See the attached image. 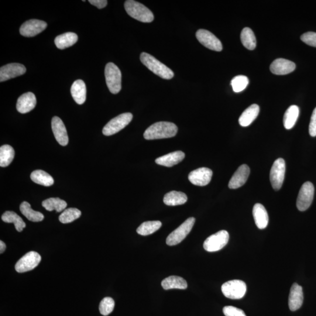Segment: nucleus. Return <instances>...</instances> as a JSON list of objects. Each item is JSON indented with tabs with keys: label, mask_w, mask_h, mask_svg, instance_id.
I'll list each match as a JSON object with an SVG mask.
<instances>
[{
	"label": "nucleus",
	"mask_w": 316,
	"mask_h": 316,
	"mask_svg": "<svg viewBox=\"0 0 316 316\" xmlns=\"http://www.w3.org/2000/svg\"><path fill=\"white\" fill-rule=\"evenodd\" d=\"M78 40L76 34L74 32H66L58 36L54 40L56 47L60 50H64L66 48L73 46Z\"/></svg>",
	"instance_id": "b1692460"
},
{
	"label": "nucleus",
	"mask_w": 316,
	"mask_h": 316,
	"mask_svg": "<svg viewBox=\"0 0 316 316\" xmlns=\"http://www.w3.org/2000/svg\"><path fill=\"white\" fill-rule=\"evenodd\" d=\"M187 201V196L181 192H170L164 195V204L170 206L184 204Z\"/></svg>",
	"instance_id": "a878e982"
},
{
	"label": "nucleus",
	"mask_w": 316,
	"mask_h": 316,
	"mask_svg": "<svg viewBox=\"0 0 316 316\" xmlns=\"http://www.w3.org/2000/svg\"><path fill=\"white\" fill-rule=\"evenodd\" d=\"M296 64L293 62L282 58L274 60L270 66L272 74L277 75H284L294 72Z\"/></svg>",
	"instance_id": "6ab92c4d"
},
{
	"label": "nucleus",
	"mask_w": 316,
	"mask_h": 316,
	"mask_svg": "<svg viewBox=\"0 0 316 316\" xmlns=\"http://www.w3.org/2000/svg\"><path fill=\"white\" fill-rule=\"evenodd\" d=\"M2 221L5 222L14 223L16 231L18 232H22L23 229L26 226V224L22 218L20 217L15 212H6L2 214Z\"/></svg>",
	"instance_id": "7c9ffc66"
},
{
	"label": "nucleus",
	"mask_w": 316,
	"mask_h": 316,
	"mask_svg": "<svg viewBox=\"0 0 316 316\" xmlns=\"http://www.w3.org/2000/svg\"><path fill=\"white\" fill-rule=\"evenodd\" d=\"M196 220L190 218L186 220L178 228L171 232L166 238L167 245L174 246L180 243L190 233L194 224Z\"/></svg>",
	"instance_id": "0eeeda50"
},
{
	"label": "nucleus",
	"mask_w": 316,
	"mask_h": 316,
	"mask_svg": "<svg viewBox=\"0 0 316 316\" xmlns=\"http://www.w3.org/2000/svg\"><path fill=\"white\" fill-rule=\"evenodd\" d=\"M249 80L246 76L239 75L232 78L231 84L234 92H239L245 90L248 85Z\"/></svg>",
	"instance_id": "e433bc0d"
},
{
	"label": "nucleus",
	"mask_w": 316,
	"mask_h": 316,
	"mask_svg": "<svg viewBox=\"0 0 316 316\" xmlns=\"http://www.w3.org/2000/svg\"><path fill=\"white\" fill-rule=\"evenodd\" d=\"M314 194V188L311 182H306L300 188L297 198L296 206L298 210H306L312 204Z\"/></svg>",
	"instance_id": "1a4fd4ad"
},
{
	"label": "nucleus",
	"mask_w": 316,
	"mask_h": 316,
	"mask_svg": "<svg viewBox=\"0 0 316 316\" xmlns=\"http://www.w3.org/2000/svg\"><path fill=\"white\" fill-rule=\"evenodd\" d=\"M304 42L314 47H316V33L308 32L303 34L300 37Z\"/></svg>",
	"instance_id": "ea45409f"
},
{
	"label": "nucleus",
	"mask_w": 316,
	"mask_h": 316,
	"mask_svg": "<svg viewBox=\"0 0 316 316\" xmlns=\"http://www.w3.org/2000/svg\"><path fill=\"white\" fill-rule=\"evenodd\" d=\"M88 2L98 9L104 8L108 5V1L106 0H89Z\"/></svg>",
	"instance_id": "79ce46f5"
},
{
	"label": "nucleus",
	"mask_w": 316,
	"mask_h": 316,
	"mask_svg": "<svg viewBox=\"0 0 316 316\" xmlns=\"http://www.w3.org/2000/svg\"><path fill=\"white\" fill-rule=\"evenodd\" d=\"M212 172L208 168H200L192 171L188 174V180L196 186H204L212 180Z\"/></svg>",
	"instance_id": "4468645a"
},
{
	"label": "nucleus",
	"mask_w": 316,
	"mask_h": 316,
	"mask_svg": "<svg viewBox=\"0 0 316 316\" xmlns=\"http://www.w3.org/2000/svg\"><path fill=\"white\" fill-rule=\"evenodd\" d=\"M41 260L40 254L35 252H30L24 256L16 264L15 269L17 272L24 273L32 270L39 265Z\"/></svg>",
	"instance_id": "9b49d317"
},
{
	"label": "nucleus",
	"mask_w": 316,
	"mask_h": 316,
	"mask_svg": "<svg viewBox=\"0 0 316 316\" xmlns=\"http://www.w3.org/2000/svg\"><path fill=\"white\" fill-rule=\"evenodd\" d=\"M300 115V108L297 106L293 105L288 108L285 112L284 118V128L290 130L296 124Z\"/></svg>",
	"instance_id": "cd10ccee"
},
{
	"label": "nucleus",
	"mask_w": 316,
	"mask_h": 316,
	"mask_svg": "<svg viewBox=\"0 0 316 316\" xmlns=\"http://www.w3.org/2000/svg\"><path fill=\"white\" fill-rule=\"evenodd\" d=\"M52 129L54 137L60 146H66L68 142V138L66 127L58 116H54L52 120Z\"/></svg>",
	"instance_id": "dca6fc26"
},
{
	"label": "nucleus",
	"mask_w": 316,
	"mask_h": 316,
	"mask_svg": "<svg viewBox=\"0 0 316 316\" xmlns=\"http://www.w3.org/2000/svg\"><path fill=\"white\" fill-rule=\"evenodd\" d=\"M250 169L246 164L240 166L233 174L228 184V187L232 190H236L243 186L249 177Z\"/></svg>",
	"instance_id": "f3484780"
},
{
	"label": "nucleus",
	"mask_w": 316,
	"mask_h": 316,
	"mask_svg": "<svg viewBox=\"0 0 316 316\" xmlns=\"http://www.w3.org/2000/svg\"><path fill=\"white\" fill-rule=\"evenodd\" d=\"M86 86L83 80H76L71 88V94L79 105L83 104L86 99Z\"/></svg>",
	"instance_id": "5701e85b"
},
{
	"label": "nucleus",
	"mask_w": 316,
	"mask_h": 316,
	"mask_svg": "<svg viewBox=\"0 0 316 316\" xmlns=\"http://www.w3.org/2000/svg\"><path fill=\"white\" fill-rule=\"evenodd\" d=\"M6 250L5 243L2 241L0 242V253L2 254Z\"/></svg>",
	"instance_id": "37998d69"
},
{
	"label": "nucleus",
	"mask_w": 316,
	"mask_h": 316,
	"mask_svg": "<svg viewBox=\"0 0 316 316\" xmlns=\"http://www.w3.org/2000/svg\"><path fill=\"white\" fill-rule=\"evenodd\" d=\"M303 302V288L300 285L294 283L290 288L288 296V307L291 311H296L301 308Z\"/></svg>",
	"instance_id": "aec40b11"
},
{
	"label": "nucleus",
	"mask_w": 316,
	"mask_h": 316,
	"mask_svg": "<svg viewBox=\"0 0 316 316\" xmlns=\"http://www.w3.org/2000/svg\"><path fill=\"white\" fill-rule=\"evenodd\" d=\"M285 171L286 164L282 158H279L274 161L270 172V183L274 190H280L282 186Z\"/></svg>",
	"instance_id": "9d476101"
},
{
	"label": "nucleus",
	"mask_w": 316,
	"mask_h": 316,
	"mask_svg": "<svg viewBox=\"0 0 316 316\" xmlns=\"http://www.w3.org/2000/svg\"><path fill=\"white\" fill-rule=\"evenodd\" d=\"M164 290H186L188 288L186 281L184 278L178 276H170L166 278L161 283Z\"/></svg>",
	"instance_id": "bb28decb"
},
{
	"label": "nucleus",
	"mask_w": 316,
	"mask_h": 316,
	"mask_svg": "<svg viewBox=\"0 0 316 316\" xmlns=\"http://www.w3.org/2000/svg\"><path fill=\"white\" fill-rule=\"evenodd\" d=\"M185 157V154L182 151H175L166 154V156L158 158L156 162L160 166L166 167H172L182 162Z\"/></svg>",
	"instance_id": "4be33fe9"
},
{
	"label": "nucleus",
	"mask_w": 316,
	"mask_h": 316,
	"mask_svg": "<svg viewBox=\"0 0 316 316\" xmlns=\"http://www.w3.org/2000/svg\"><path fill=\"white\" fill-rule=\"evenodd\" d=\"M47 27L46 22L38 20H30L24 22L20 26V35L26 37H33L42 32Z\"/></svg>",
	"instance_id": "ddd939ff"
},
{
	"label": "nucleus",
	"mask_w": 316,
	"mask_h": 316,
	"mask_svg": "<svg viewBox=\"0 0 316 316\" xmlns=\"http://www.w3.org/2000/svg\"><path fill=\"white\" fill-rule=\"evenodd\" d=\"M20 211L30 221L40 222L42 221L44 216L41 212L34 210L29 202H24L20 205Z\"/></svg>",
	"instance_id": "c85d7f7f"
},
{
	"label": "nucleus",
	"mask_w": 316,
	"mask_h": 316,
	"mask_svg": "<svg viewBox=\"0 0 316 316\" xmlns=\"http://www.w3.org/2000/svg\"><path fill=\"white\" fill-rule=\"evenodd\" d=\"M26 68L20 64H10L0 68V82H3L15 78L26 73Z\"/></svg>",
	"instance_id": "2eb2a0df"
},
{
	"label": "nucleus",
	"mask_w": 316,
	"mask_h": 316,
	"mask_svg": "<svg viewBox=\"0 0 316 316\" xmlns=\"http://www.w3.org/2000/svg\"><path fill=\"white\" fill-rule=\"evenodd\" d=\"M15 156L13 148L8 145H4L0 148V166L6 167L12 162Z\"/></svg>",
	"instance_id": "2f4dec72"
},
{
	"label": "nucleus",
	"mask_w": 316,
	"mask_h": 316,
	"mask_svg": "<svg viewBox=\"0 0 316 316\" xmlns=\"http://www.w3.org/2000/svg\"><path fill=\"white\" fill-rule=\"evenodd\" d=\"M252 214L257 228L260 229L266 228L268 224L269 217L264 206L260 204H256L254 206Z\"/></svg>",
	"instance_id": "412c9836"
},
{
	"label": "nucleus",
	"mask_w": 316,
	"mask_h": 316,
	"mask_svg": "<svg viewBox=\"0 0 316 316\" xmlns=\"http://www.w3.org/2000/svg\"><path fill=\"white\" fill-rule=\"evenodd\" d=\"M43 207L48 211L61 212L66 208V202L60 198H50L42 202Z\"/></svg>",
	"instance_id": "473e14b6"
},
{
	"label": "nucleus",
	"mask_w": 316,
	"mask_h": 316,
	"mask_svg": "<svg viewBox=\"0 0 316 316\" xmlns=\"http://www.w3.org/2000/svg\"><path fill=\"white\" fill-rule=\"evenodd\" d=\"M178 127L174 124L160 122L154 124L148 128L144 134L146 140L172 138L176 135Z\"/></svg>",
	"instance_id": "f257e3e1"
},
{
	"label": "nucleus",
	"mask_w": 316,
	"mask_h": 316,
	"mask_svg": "<svg viewBox=\"0 0 316 316\" xmlns=\"http://www.w3.org/2000/svg\"><path fill=\"white\" fill-rule=\"evenodd\" d=\"M140 60L143 64L158 76L167 80L174 78L173 71L150 54L142 53L140 54Z\"/></svg>",
	"instance_id": "f03ea898"
},
{
	"label": "nucleus",
	"mask_w": 316,
	"mask_h": 316,
	"mask_svg": "<svg viewBox=\"0 0 316 316\" xmlns=\"http://www.w3.org/2000/svg\"><path fill=\"white\" fill-rule=\"evenodd\" d=\"M222 291L226 298L240 300L245 296L246 285L241 280H230L222 285Z\"/></svg>",
	"instance_id": "423d86ee"
},
{
	"label": "nucleus",
	"mask_w": 316,
	"mask_h": 316,
	"mask_svg": "<svg viewBox=\"0 0 316 316\" xmlns=\"http://www.w3.org/2000/svg\"><path fill=\"white\" fill-rule=\"evenodd\" d=\"M223 312L226 316H246L242 309L230 306L223 308Z\"/></svg>",
	"instance_id": "58836bf2"
},
{
	"label": "nucleus",
	"mask_w": 316,
	"mask_h": 316,
	"mask_svg": "<svg viewBox=\"0 0 316 316\" xmlns=\"http://www.w3.org/2000/svg\"><path fill=\"white\" fill-rule=\"evenodd\" d=\"M229 234L226 230H222L208 237L204 242V247L208 252H218L228 244Z\"/></svg>",
	"instance_id": "6e6552de"
},
{
	"label": "nucleus",
	"mask_w": 316,
	"mask_h": 316,
	"mask_svg": "<svg viewBox=\"0 0 316 316\" xmlns=\"http://www.w3.org/2000/svg\"><path fill=\"white\" fill-rule=\"evenodd\" d=\"M124 8L130 16L140 22L149 23L154 20L152 12L140 2L134 0H127L125 2Z\"/></svg>",
	"instance_id": "7ed1b4c3"
},
{
	"label": "nucleus",
	"mask_w": 316,
	"mask_h": 316,
	"mask_svg": "<svg viewBox=\"0 0 316 316\" xmlns=\"http://www.w3.org/2000/svg\"><path fill=\"white\" fill-rule=\"evenodd\" d=\"M30 178L35 183L44 186H50L54 184V180L50 174L42 170L32 172Z\"/></svg>",
	"instance_id": "c756f323"
},
{
	"label": "nucleus",
	"mask_w": 316,
	"mask_h": 316,
	"mask_svg": "<svg viewBox=\"0 0 316 316\" xmlns=\"http://www.w3.org/2000/svg\"><path fill=\"white\" fill-rule=\"evenodd\" d=\"M241 40L244 46L249 50H254L256 46V40L252 30L244 28L241 34Z\"/></svg>",
	"instance_id": "72a5a7b5"
},
{
	"label": "nucleus",
	"mask_w": 316,
	"mask_h": 316,
	"mask_svg": "<svg viewBox=\"0 0 316 316\" xmlns=\"http://www.w3.org/2000/svg\"><path fill=\"white\" fill-rule=\"evenodd\" d=\"M133 116L132 113L126 112L112 118L102 129V134L106 136H110L118 132L124 128L132 121Z\"/></svg>",
	"instance_id": "39448f33"
},
{
	"label": "nucleus",
	"mask_w": 316,
	"mask_h": 316,
	"mask_svg": "<svg viewBox=\"0 0 316 316\" xmlns=\"http://www.w3.org/2000/svg\"><path fill=\"white\" fill-rule=\"evenodd\" d=\"M309 134L312 136H316V108L312 112L310 125H309Z\"/></svg>",
	"instance_id": "a19ab883"
},
{
	"label": "nucleus",
	"mask_w": 316,
	"mask_h": 316,
	"mask_svg": "<svg viewBox=\"0 0 316 316\" xmlns=\"http://www.w3.org/2000/svg\"><path fill=\"white\" fill-rule=\"evenodd\" d=\"M196 38L199 42L209 50L217 52H220L222 50L221 41L208 30H198Z\"/></svg>",
	"instance_id": "f8f14e48"
},
{
	"label": "nucleus",
	"mask_w": 316,
	"mask_h": 316,
	"mask_svg": "<svg viewBox=\"0 0 316 316\" xmlns=\"http://www.w3.org/2000/svg\"><path fill=\"white\" fill-rule=\"evenodd\" d=\"M114 300L112 298L106 297L101 301L99 306V310L103 316H108L114 310Z\"/></svg>",
	"instance_id": "4c0bfd02"
},
{
	"label": "nucleus",
	"mask_w": 316,
	"mask_h": 316,
	"mask_svg": "<svg viewBox=\"0 0 316 316\" xmlns=\"http://www.w3.org/2000/svg\"><path fill=\"white\" fill-rule=\"evenodd\" d=\"M260 112V107L257 104L250 106L239 118L240 124L242 126H249L255 120Z\"/></svg>",
	"instance_id": "393cba45"
},
{
	"label": "nucleus",
	"mask_w": 316,
	"mask_h": 316,
	"mask_svg": "<svg viewBox=\"0 0 316 316\" xmlns=\"http://www.w3.org/2000/svg\"><path fill=\"white\" fill-rule=\"evenodd\" d=\"M36 98L32 92H26L20 96L16 103V110L22 114H26L32 111L36 108Z\"/></svg>",
	"instance_id": "a211bd4d"
},
{
	"label": "nucleus",
	"mask_w": 316,
	"mask_h": 316,
	"mask_svg": "<svg viewBox=\"0 0 316 316\" xmlns=\"http://www.w3.org/2000/svg\"><path fill=\"white\" fill-rule=\"evenodd\" d=\"M82 212L78 209L70 208L64 210L59 218L60 221L63 224H68L80 217Z\"/></svg>",
	"instance_id": "c9c22d12"
},
{
	"label": "nucleus",
	"mask_w": 316,
	"mask_h": 316,
	"mask_svg": "<svg viewBox=\"0 0 316 316\" xmlns=\"http://www.w3.org/2000/svg\"><path fill=\"white\" fill-rule=\"evenodd\" d=\"M106 84L110 92L118 94L122 90V73L120 68L113 63H108L105 68Z\"/></svg>",
	"instance_id": "20e7f679"
},
{
	"label": "nucleus",
	"mask_w": 316,
	"mask_h": 316,
	"mask_svg": "<svg viewBox=\"0 0 316 316\" xmlns=\"http://www.w3.org/2000/svg\"><path fill=\"white\" fill-rule=\"evenodd\" d=\"M161 226H162V222L160 221L146 222L140 224L137 228L136 232L140 235L148 236L158 231Z\"/></svg>",
	"instance_id": "f704fd0d"
}]
</instances>
